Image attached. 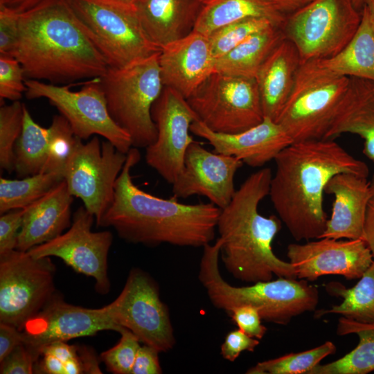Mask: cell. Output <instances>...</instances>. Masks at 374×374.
Instances as JSON below:
<instances>
[{"instance_id": "obj_17", "label": "cell", "mask_w": 374, "mask_h": 374, "mask_svg": "<svg viewBox=\"0 0 374 374\" xmlns=\"http://www.w3.org/2000/svg\"><path fill=\"white\" fill-rule=\"evenodd\" d=\"M108 330L118 332L121 330L102 308L89 309L73 305L55 294L20 331L23 344L36 362L42 348L49 344L91 336Z\"/></svg>"}, {"instance_id": "obj_49", "label": "cell", "mask_w": 374, "mask_h": 374, "mask_svg": "<svg viewBox=\"0 0 374 374\" xmlns=\"http://www.w3.org/2000/svg\"><path fill=\"white\" fill-rule=\"evenodd\" d=\"M44 0H0V6L21 14L35 7Z\"/></svg>"}, {"instance_id": "obj_45", "label": "cell", "mask_w": 374, "mask_h": 374, "mask_svg": "<svg viewBox=\"0 0 374 374\" xmlns=\"http://www.w3.org/2000/svg\"><path fill=\"white\" fill-rule=\"evenodd\" d=\"M259 344V339L249 336L240 329L235 330L226 335L221 346V355L224 359L234 362L242 352H253Z\"/></svg>"}, {"instance_id": "obj_47", "label": "cell", "mask_w": 374, "mask_h": 374, "mask_svg": "<svg viewBox=\"0 0 374 374\" xmlns=\"http://www.w3.org/2000/svg\"><path fill=\"white\" fill-rule=\"evenodd\" d=\"M21 344H23L21 332L14 326L0 322V362Z\"/></svg>"}, {"instance_id": "obj_46", "label": "cell", "mask_w": 374, "mask_h": 374, "mask_svg": "<svg viewBox=\"0 0 374 374\" xmlns=\"http://www.w3.org/2000/svg\"><path fill=\"white\" fill-rule=\"evenodd\" d=\"M159 351L143 344L137 353L130 374H159L162 370L159 363Z\"/></svg>"}, {"instance_id": "obj_6", "label": "cell", "mask_w": 374, "mask_h": 374, "mask_svg": "<svg viewBox=\"0 0 374 374\" xmlns=\"http://www.w3.org/2000/svg\"><path fill=\"white\" fill-rule=\"evenodd\" d=\"M159 52L126 66L109 67L100 77L112 118L137 148H146L157 136L151 110L164 87Z\"/></svg>"}, {"instance_id": "obj_1", "label": "cell", "mask_w": 374, "mask_h": 374, "mask_svg": "<svg viewBox=\"0 0 374 374\" xmlns=\"http://www.w3.org/2000/svg\"><path fill=\"white\" fill-rule=\"evenodd\" d=\"M269 196L280 221L297 242L320 238L328 220L323 193L340 172L367 177V165L334 139L292 142L274 158Z\"/></svg>"}, {"instance_id": "obj_29", "label": "cell", "mask_w": 374, "mask_h": 374, "mask_svg": "<svg viewBox=\"0 0 374 374\" xmlns=\"http://www.w3.org/2000/svg\"><path fill=\"white\" fill-rule=\"evenodd\" d=\"M285 37L276 26L258 32L215 62V71L255 78L262 64Z\"/></svg>"}, {"instance_id": "obj_2", "label": "cell", "mask_w": 374, "mask_h": 374, "mask_svg": "<svg viewBox=\"0 0 374 374\" xmlns=\"http://www.w3.org/2000/svg\"><path fill=\"white\" fill-rule=\"evenodd\" d=\"M140 159L138 148L132 147L116 181L113 202L97 226L112 227L121 238L134 244L194 247L210 244L221 208L211 202L183 204L174 196L161 198L141 189L131 175Z\"/></svg>"}, {"instance_id": "obj_30", "label": "cell", "mask_w": 374, "mask_h": 374, "mask_svg": "<svg viewBox=\"0 0 374 374\" xmlns=\"http://www.w3.org/2000/svg\"><path fill=\"white\" fill-rule=\"evenodd\" d=\"M337 334H355L359 343L344 357L328 364H319L308 374H367L374 371V323H362L341 316L338 319Z\"/></svg>"}, {"instance_id": "obj_25", "label": "cell", "mask_w": 374, "mask_h": 374, "mask_svg": "<svg viewBox=\"0 0 374 374\" xmlns=\"http://www.w3.org/2000/svg\"><path fill=\"white\" fill-rule=\"evenodd\" d=\"M301 59L295 44L285 37L256 76L265 117L276 122L294 88Z\"/></svg>"}, {"instance_id": "obj_7", "label": "cell", "mask_w": 374, "mask_h": 374, "mask_svg": "<svg viewBox=\"0 0 374 374\" xmlns=\"http://www.w3.org/2000/svg\"><path fill=\"white\" fill-rule=\"evenodd\" d=\"M349 81L348 77L332 74L313 60L301 63L276 123L293 142L324 139Z\"/></svg>"}, {"instance_id": "obj_16", "label": "cell", "mask_w": 374, "mask_h": 374, "mask_svg": "<svg viewBox=\"0 0 374 374\" xmlns=\"http://www.w3.org/2000/svg\"><path fill=\"white\" fill-rule=\"evenodd\" d=\"M94 219L84 206H80L67 231L27 252L35 258L55 256L62 259L75 271L93 277L96 291L106 294L110 288L107 257L113 235L108 231H92Z\"/></svg>"}, {"instance_id": "obj_33", "label": "cell", "mask_w": 374, "mask_h": 374, "mask_svg": "<svg viewBox=\"0 0 374 374\" xmlns=\"http://www.w3.org/2000/svg\"><path fill=\"white\" fill-rule=\"evenodd\" d=\"M49 141V127L36 123L25 106L22 131L15 148L14 172L21 178L43 172Z\"/></svg>"}, {"instance_id": "obj_52", "label": "cell", "mask_w": 374, "mask_h": 374, "mask_svg": "<svg viewBox=\"0 0 374 374\" xmlns=\"http://www.w3.org/2000/svg\"><path fill=\"white\" fill-rule=\"evenodd\" d=\"M114 1L119 2L122 4H124L125 6L132 7V8H134V4L136 1V0H114Z\"/></svg>"}, {"instance_id": "obj_31", "label": "cell", "mask_w": 374, "mask_h": 374, "mask_svg": "<svg viewBox=\"0 0 374 374\" xmlns=\"http://www.w3.org/2000/svg\"><path fill=\"white\" fill-rule=\"evenodd\" d=\"M325 289L330 295L341 298L342 302L330 309L315 310L314 317L337 314L362 323H374V259L353 287H346L339 282L331 281Z\"/></svg>"}, {"instance_id": "obj_11", "label": "cell", "mask_w": 374, "mask_h": 374, "mask_svg": "<svg viewBox=\"0 0 374 374\" xmlns=\"http://www.w3.org/2000/svg\"><path fill=\"white\" fill-rule=\"evenodd\" d=\"M186 100L198 119L217 133L241 132L265 118L253 78L214 71Z\"/></svg>"}, {"instance_id": "obj_14", "label": "cell", "mask_w": 374, "mask_h": 374, "mask_svg": "<svg viewBox=\"0 0 374 374\" xmlns=\"http://www.w3.org/2000/svg\"><path fill=\"white\" fill-rule=\"evenodd\" d=\"M127 157L109 141L100 142L93 136L86 143L78 138L66 162L64 179L68 190L82 200L97 225L113 202L115 184Z\"/></svg>"}, {"instance_id": "obj_50", "label": "cell", "mask_w": 374, "mask_h": 374, "mask_svg": "<svg viewBox=\"0 0 374 374\" xmlns=\"http://www.w3.org/2000/svg\"><path fill=\"white\" fill-rule=\"evenodd\" d=\"M286 16L307 6L313 0H271Z\"/></svg>"}, {"instance_id": "obj_27", "label": "cell", "mask_w": 374, "mask_h": 374, "mask_svg": "<svg viewBox=\"0 0 374 374\" xmlns=\"http://www.w3.org/2000/svg\"><path fill=\"white\" fill-rule=\"evenodd\" d=\"M313 61L336 75L374 81V17L366 6L362 8L360 24L348 44L332 57Z\"/></svg>"}, {"instance_id": "obj_54", "label": "cell", "mask_w": 374, "mask_h": 374, "mask_svg": "<svg viewBox=\"0 0 374 374\" xmlns=\"http://www.w3.org/2000/svg\"><path fill=\"white\" fill-rule=\"evenodd\" d=\"M199 1L202 2V1H204V0H199Z\"/></svg>"}, {"instance_id": "obj_32", "label": "cell", "mask_w": 374, "mask_h": 374, "mask_svg": "<svg viewBox=\"0 0 374 374\" xmlns=\"http://www.w3.org/2000/svg\"><path fill=\"white\" fill-rule=\"evenodd\" d=\"M42 374L102 373L97 357L91 349L58 341L42 348L34 365Z\"/></svg>"}, {"instance_id": "obj_12", "label": "cell", "mask_w": 374, "mask_h": 374, "mask_svg": "<svg viewBox=\"0 0 374 374\" xmlns=\"http://www.w3.org/2000/svg\"><path fill=\"white\" fill-rule=\"evenodd\" d=\"M55 271L50 257L17 249L0 255V322L21 330L55 294Z\"/></svg>"}, {"instance_id": "obj_23", "label": "cell", "mask_w": 374, "mask_h": 374, "mask_svg": "<svg viewBox=\"0 0 374 374\" xmlns=\"http://www.w3.org/2000/svg\"><path fill=\"white\" fill-rule=\"evenodd\" d=\"M73 197L64 179L24 208L16 249L28 251L57 238L70 227Z\"/></svg>"}, {"instance_id": "obj_37", "label": "cell", "mask_w": 374, "mask_h": 374, "mask_svg": "<svg viewBox=\"0 0 374 374\" xmlns=\"http://www.w3.org/2000/svg\"><path fill=\"white\" fill-rule=\"evenodd\" d=\"M25 105L19 100L0 107V167L14 171L15 148L23 128Z\"/></svg>"}, {"instance_id": "obj_26", "label": "cell", "mask_w": 374, "mask_h": 374, "mask_svg": "<svg viewBox=\"0 0 374 374\" xmlns=\"http://www.w3.org/2000/svg\"><path fill=\"white\" fill-rule=\"evenodd\" d=\"M347 91L326 139L350 133L364 140L363 153L374 162V81L350 77Z\"/></svg>"}, {"instance_id": "obj_22", "label": "cell", "mask_w": 374, "mask_h": 374, "mask_svg": "<svg viewBox=\"0 0 374 374\" xmlns=\"http://www.w3.org/2000/svg\"><path fill=\"white\" fill-rule=\"evenodd\" d=\"M325 193L334 196L332 213L321 238L362 239L370 185L367 177L350 172L334 175Z\"/></svg>"}, {"instance_id": "obj_20", "label": "cell", "mask_w": 374, "mask_h": 374, "mask_svg": "<svg viewBox=\"0 0 374 374\" xmlns=\"http://www.w3.org/2000/svg\"><path fill=\"white\" fill-rule=\"evenodd\" d=\"M190 130L205 139L213 152L233 156L253 168L262 167L293 141L276 121L265 117L258 125L235 134L212 131L199 120L194 121Z\"/></svg>"}, {"instance_id": "obj_42", "label": "cell", "mask_w": 374, "mask_h": 374, "mask_svg": "<svg viewBox=\"0 0 374 374\" xmlns=\"http://www.w3.org/2000/svg\"><path fill=\"white\" fill-rule=\"evenodd\" d=\"M23 215L24 208L12 210L1 214L0 255L16 249Z\"/></svg>"}, {"instance_id": "obj_19", "label": "cell", "mask_w": 374, "mask_h": 374, "mask_svg": "<svg viewBox=\"0 0 374 374\" xmlns=\"http://www.w3.org/2000/svg\"><path fill=\"white\" fill-rule=\"evenodd\" d=\"M243 163L237 157L210 152L193 141L186 152L184 170L172 184L173 196H204L222 209L235 193V175Z\"/></svg>"}, {"instance_id": "obj_51", "label": "cell", "mask_w": 374, "mask_h": 374, "mask_svg": "<svg viewBox=\"0 0 374 374\" xmlns=\"http://www.w3.org/2000/svg\"><path fill=\"white\" fill-rule=\"evenodd\" d=\"M364 5L368 7L374 17V0H365Z\"/></svg>"}, {"instance_id": "obj_13", "label": "cell", "mask_w": 374, "mask_h": 374, "mask_svg": "<svg viewBox=\"0 0 374 374\" xmlns=\"http://www.w3.org/2000/svg\"><path fill=\"white\" fill-rule=\"evenodd\" d=\"M102 309L120 332L126 328L159 352H167L175 344L168 308L155 282L141 269L130 272L118 296Z\"/></svg>"}, {"instance_id": "obj_18", "label": "cell", "mask_w": 374, "mask_h": 374, "mask_svg": "<svg viewBox=\"0 0 374 374\" xmlns=\"http://www.w3.org/2000/svg\"><path fill=\"white\" fill-rule=\"evenodd\" d=\"M287 257L297 278L308 281L329 274L358 279L373 262L371 251L362 239L321 238L303 244L291 243L287 247Z\"/></svg>"}, {"instance_id": "obj_38", "label": "cell", "mask_w": 374, "mask_h": 374, "mask_svg": "<svg viewBox=\"0 0 374 374\" xmlns=\"http://www.w3.org/2000/svg\"><path fill=\"white\" fill-rule=\"evenodd\" d=\"M50 141L46 163L43 172H60L64 170L76 145V136L68 121L60 114L55 115L48 127Z\"/></svg>"}, {"instance_id": "obj_9", "label": "cell", "mask_w": 374, "mask_h": 374, "mask_svg": "<svg viewBox=\"0 0 374 374\" xmlns=\"http://www.w3.org/2000/svg\"><path fill=\"white\" fill-rule=\"evenodd\" d=\"M361 19L362 10L353 0H313L287 15L283 29L303 63L339 53L354 36Z\"/></svg>"}, {"instance_id": "obj_10", "label": "cell", "mask_w": 374, "mask_h": 374, "mask_svg": "<svg viewBox=\"0 0 374 374\" xmlns=\"http://www.w3.org/2000/svg\"><path fill=\"white\" fill-rule=\"evenodd\" d=\"M28 99L46 98L69 123L82 140L100 136L118 150L127 154L133 147L130 136L112 118L107 108L100 77L89 79L80 89L42 80H26Z\"/></svg>"}, {"instance_id": "obj_41", "label": "cell", "mask_w": 374, "mask_h": 374, "mask_svg": "<svg viewBox=\"0 0 374 374\" xmlns=\"http://www.w3.org/2000/svg\"><path fill=\"white\" fill-rule=\"evenodd\" d=\"M19 15L0 6V56L14 57L19 31Z\"/></svg>"}, {"instance_id": "obj_3", "label": "cell", "mask_w": 374, "mask_h": 374, "mask_svg": "<svg viewBox=\"0 0 374 374\" xmlns=\"http://www.w3.org/2000/svg\"><path fill=\"white\" fill-rule=\"evenodd\" d=\"M19 30L14 57L28 79L66 84L109 67L69 0H44L19 14Z\"/></svg>"}, {"instance_id": "obj_44", "label": "cell", "mask_w": 374, "mask_h": 374, "mask_svg": "<svg viewBox=\"0 0 374 374\" xmlns=\"http://www.w3.org/2000/svg\"><path fill=\"white\" fill-rule=\"evenodd\" d=\"M0 363L1 374H30L34 373L35 361L25 345L21 344Z\"/></svg>"}, {"instance_id": "obj_5", "label": "cell", "mask_w": 374, "mask_h": 374, "mask_svg": "<svg viewBox=\"0 0 374 374\" xmlns=\"http://www.w3.org/2000/svg\"><path fill=\"white\" fill-rule=\"evenodd\" d=\"M222 241L203 248L198 278L213 305L229 314L236 307H255L262 320L287 325L294 317L316 310L319 291L307 280L279 277L248 286L235 287L224 280L219 269Z\"/></svg>"}, {"instance_id": "obj_4", "label": "cell", "mask_w": 374, "mask_h": 374, "mask_svg": "<svg viewBox=\"0 0 374 374\" xmlns=\"http://www.w3.org/2000/svg\"><path fill=\"white\" fill-rule=\"evenodd\" d=\"M271 176L269 168L250 175L221 209L217 224L224 267L235 278L251 284L271 280L274 275L297 278L294 266L273 251L282 222L258 212L260 202L269 195Z\"/></svg>"}, {"instance_id": "obj_28", "label": "cell", "mask_w": 374, "mask_h": 374, "mask_svg": "<svg viewBox=\"0 0 374 374\" xmlns=\"http://www.w3.org/2000/svg\"><path fill=\"white\" fill-rule=\"evenodd\" d=\"M253 17L268 19L283 28L287 16L271 0H204L193 31L208 37L221 27Z\"/></svg>"}, {"instance_id": "obj_39", "label": "cell", "mask_w": 374, "mask_h": 374, "mask_svg": "<svg viewBox=\"0 0 374 374\" xmlns=\"http://www.w3.org/2000/svg\"><path fill=\"white\" fill-rule=\"evenodd\" d=\"M120 334L121 337L117 344L102 353L100 358L109 371L116 374H130L141 341L126 328Z\"/></svg>"}, {"instance_id": "obj_34", "label": "cell", "mask_w": 374, "mask_h": 374, "mask_svg": "<svg viewBox=\"0 0 374 374\" xmlns=\"http://www.w3.org/2000/svg\"><path fill=\"white\" fill-rule=\"evenodd\" d=\"M64 180L60 172H40L19 179L0 178V213L24 208Z\"/></svg>"}, {"instance_id": "obj_53", "label": "cell", "mask_w": 374, "mask_h": 374, "mask_svg": "<svg viewBox=\"0 0 374 374\" xmlns=\"http://www.w3.org/2000/svg\"><path fill=\"white\" fill-rule=\"evenodd\" d=\"M353 1L354 5L355 6V7L358 10H362V8H363V6L364 5L365 0H353Z\"/></svg>"}, {"instance_id": "obj_48", "label": "cell", "mask_w": 374, "mask_h": 374, "mask_svg": "<svg viewBox=\"0 0 374 374\" xmlns=\"http://www.w3.org/2000/svg\"><path fill=\"white\" fill-rule=\"evenodd\" d=\"M369 185L371 193L365 215L363 240L371 250L374 259V174L369 181Z\"/></svg>"}, {"instance_id": "obj_8", "label": "cell", "mask_w": 374, "mask_h": 374, "mask_svg": "<svg viewBox=\"0 0 374 374\" xmlns=\"http://www.w3.org/2000/svg\"><path fill=\"white\" fill-rule=\"evenodd\" d=\"M109 67L121 68L161 49L147 37L134 8L114 0H69Z\"/></svg>"}, {"instance_id": "obj_35", "label": "cell", "mask_w": 374, "mask_h": 374, "mask_svg": "<svg viewBox=\"0 0 374 374\" xmlns=\"http://www.w3.org/2000/svg\"><path fill=\"white\" fill-rule=\"evenodd\" d=\"M336 346L330 341L314 348L292 353L275 359L257 363L249 368L247 374H308L325 357L333 355Z\"/></svg>"}, {"instance_id": "obj_15", "label": "cell", "mask_w": 374, "mask_h": 374, "mask_svg": "<svg viewBox=\"0 0 374 374\" xmlns=\"http://www.w3.org/2000/svg\"><path fill=\"white\" fill-rule=\"evenodd\" d=\"M151 115L157 136L145 148V159L172 184L184 170L186 152L194 141L189 134L190 125L199 119L187 100L168 87H163L154 103Z\"/></svg>"}, {"instance_id": "obj_24", "label": "cell", "mask_w": 374, "mask_h": 374, "mask_svg": "<svg viewBox=\"0 0 374 374\" xmlns=\"http://www.w3.org/2000/svg\"><path fill=\"white\" fill-rule=\"evenodd\" d=\"M199 0H136L134 9L148 39L161 49L193 31Z\"/></svg>"}, {"instance_id": "obj_40", "label": "cell", "mask_w": 374, "mask_h": 374, "mask_svg": "<svg viewBox=\"0 0 374 374\" xmlns=\"http://www.w3.org/2000/svg\"><path fill=\"white\" fill-rule=\"evenodd\" d=\"M25 74L20 62L15 57L0 56V99L19 100L26 92Z\"/></svg>"}, {"instance_id": "obj_21", "label": "cell", "mask_w": 374, "mask_h": 374, "mask_svg": "<svg viewBox=\"0 0 374 374\" xmlns=\"http://www.w3.org/2000/svg\"><path fill=\"white\" fill-rule=\"evenodd\" d=\"M158 62L163 86L187 99L215 71L216 60L208 37L193 31L161 48Z\"/></svg>"}, {"instance_id": "obj_36", "label": "cell", "mask_w": 374, "mask_h": 374, "mask_svg": "<svg viewBox=\"0 0 374 374\" xmlns=\"http://www.w3.org/2000/svg\"><path fill=\"white\" fill-rule=\"evenodd\" d=\"M272 26L276 25L268 19L253 17L217 29L208 36L215 59L222 57L252 35Z\"/></svg>"}, {"instance_id": "obj_43", "label": "cell", "mask_w": 374, "mask_h": 374, "mask_svg": "<svg viewBox=\"0 0 374 374\" xmlns=\"http://www.w3.org/2000/svg\"><path fill=\"white\" fill-rule=\"evenodd\" d=\"M229 315L240 330L253 338L261 339L267 332L266 327L261 323L259 311L253 306H238Z\"/></svg>"}]
</instances>
